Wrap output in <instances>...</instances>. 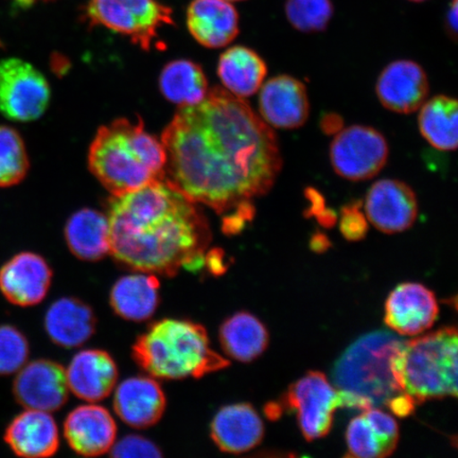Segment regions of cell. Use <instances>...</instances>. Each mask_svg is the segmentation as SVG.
I'll list each match as a JSON object with an SVG mask.
<instances>
[{
  "instance_id": "cell-1",
  "label": "cell",
  "mask_w": 458,
  "mask_h": 458,
  "mask_svg": "<svg viewBox=\"0 0 458 458\" xmlns=\"http://www.w3.org/2000/svg\"><path fill=\"white\" fill-rule=\"evenodd\" d=\"M160 140L164 180L193 203L225 216L223 221L253 219L251 199L266 196L283 168L270 125L225 89L180 107Z\"/></svg>"
},
{
  "instance_id": "cell-2",
  "label": "cell",
  "mask_w": 458,
  "mask_h": 458,
  "mask_svg": "<svg viewBox=\"0 0 458 458\" xmlns=\"http://www.w3.org/2000/svg\"><path fill=\"white\" fill-rule=\"evenodd\" d=\"M111 255L136 272L172 277L202 270L211 240L197 204L159 180L107 200Z\"/></svg>"
},
{
  "instance_id": "cell-3",
  "label": "cell",
  "mask_w": 458,
  "mask_h": 458,
  "mask_svg": "<svg viewBox=\"0 0 458 458\" xmlns=\"http://www.w3.org/2000/svg\"><path fill=\"white\" fill-rule=\"evenodd\" d=\"M89 165L112 196H120L164 180L165 151L141 120L118 119L97 131Z\"/></svg>"
},
{
  "instance_id": "cell-4",
  "label": "cell",
  "mask_w": 458,
  "mask_h": 458,
  "mask_svg": "<svg viewBox=\"0 0 458 458\" xmlns=\"http://www.w3.org/2000/svg\"><path fill=\"white\" fill-rule=\"evenodd\" d=\"M131 351L136 363L158 379H199L229 365L211 349L203 326L186 319L165 318L152 324Z\"/></svg>"
},
{
  "instance_id": "cell-5",
  "label": "cell",
  "mask_w": 458,
  "mask_h": 458,
  "mask_svg": "<svg viewBox=\"0 0 458 458\" xmlns=\"http://www.w3.org/2000/svg\"><path fill=\"white\" fill-rule=\"evenodd\" d=\"M457 330L448 327L404 342L394 356V375L416 404L457 397Z\"/></svg>"
},
{
  "instance_id": "cell-6",
  "label": "cell",
  "mask_w": 458,
  "mask_h": 458,
  "mask_svg": "<svg viewBox=\"0 0 458 458\" xmlns=\"http://www.w3.org/2000/svg\"><path fill=\"white\" fill-rule=\"evenodd\" d=\"M404 341L380 330L360 336L336 360L332 379L339 391L352 393L374 406L386 405L404 393L394 375L393 360Z\"/></svg>"
},
{
  "instance_id": "cell-7",
  "label": "cell",
  "mask_w": 458,
  "mask_h": 458,
  "mask_svg": "<svg viewBox=\"0 0 458 458\" xmlns=\"http://www.w3.org/2000/svg\"><path fill=\"white\" fill-rule=\"evenodd\" d=\"M85 21L130 38L142 49L150 50L159 29L174 25L172 9L159 0H90Z\"/></svg>"
},
{
  "instance_id": "cell-8",
  "label": "cell",
  "mask_w": 458,
  "mask_h": 458,
  "mask_svg": "<svg viewBox=\"0 0 458 458\" xmlns=\"http://www.w3.org/2000/svg\"><path fill=\"white\" fill-rule=\"evenodd\" d=\"M44 74L30 63L9 57L0 61V113L16 123L42 117L50 102Z\"/></svg>"
},
{
  "instance_id": "cell-9",
  "label": "cell",
  "mask_w": 458,
  "mask_h": 458,
  "mask_svg": "<svg viewBox=\"0 0 458 458\" xmlns=\"http://www.w3.org/2000/svg\"><path fill=\"white\" fill-rule=\"evenodd\" d=\"M389 154L386 137L374 128L352 125L332 140L330 160L335 174L352 182L368 181L386 167Z\"/></svg>"
},
{
  "instance_id": "cell-10",
  "label": "cell",
  "mask_w": 458,
  "mask_h": 458,
  "mask_svg": "<svg viewBox=\"0 0 458 458\" xmlns=\"http://www.w3.org/2000/svg\"><path fill=\"white\" fill-rule=\"evenodd\" d=\"M286 408L296 411L301 431L308 442L330 432L334 414L341 408L339 391L322 372H308L289 387L284 398Z\"/></svg>"
},
{
  "instance_id": "cell-11",
  "label": "cell",
  "mask_w": 458,
  "mask_h": 458,
  "mask_svg": "<svg viewBox=\"0 0 458 458\" xmlns=\"http://www.w3.org/2000/svg\"><path fill=\"white\" fill-rule=\"evenodd\" d=\"M14 397L26 409L55 411L68 400L66 370L50 360H37L22 366L13 385Z\"/></svg>"
},
{
  "instance_id": "cell-12",
  "label": "cell",
  "mask_w": 458,
  "mask_h": 458,
  "mask_svg": "<svg viewBox=\"0 0 458 458\" xmlns=\"http://www.w3.org/2000/svg\"><path fill=\"white\" fill-rule=\"evenodd\" d=\"M365 214L377 231L386 233L404 232L413 226L417 219L416 194L403 182L377 181L366 196Z\"/></svg>"
},
{
  "instance_id": "cell-13",
  "label": "cell",
  "mask_w": 458,
  "mask_h": 458,
  "mask_svg": "<svg viewBox=\"0 0 458 458\" xmlns=\"http://www.w3.org/2000/svg\"><path fill=\"white\" fill-rule=\"evenodd\" d=\"M51 283L48 262L30 251L15 255L0 268V292L15 306L38 305L47 296Z\"/></svg>"
},
{
  "instance_id": "cell-14",
  "label": "cell",
  "mask_w": 458,
  "mask_h": 458,
  "mask_svg": "<svg viewBox=\"0 0 458 458\" xmlns=\"http://www.w3.org/2000/svg\"><path fill=\"white\" fill-rule=\"evenodd\" d=\"M429 84L427 73L418 63L399 60L388 64L380 73L376 93L381 105L398 114L415 113L428 99Z\"/></svg>"
},
{
  "instance_id": "cell-15",
  "label": "cell",
  "mask_w": 458,
  "mask_h": 458,
  "mask_svg": "<svg viewBox=\"0 0 458 458\" xmlns=\"http://www.w3.org/2000/svg\"><path fill=\"white\" fill-rule=\"evenodd\" d=\"M259 111L270 127L294 130L302 127L310 114L306 86L291 76H277L260 88Z\"/></svg>"
},
{
  "instance_id": "cell-16",
  "label": "cell",
  "mask_w": 458,
  "mask_h": 458,
  "mask_svg": "<svg viewBox=\"0 0 458 458\" xmlns=\"http://www.w3.org/2000/svg\"><path fill=\"white\" fill-rule=\"evenodd\" d=\"M438 317V303L425 285L406 283L397 286L386 303V323L403 335H416L432 327Z\"/></svg>"
},
{
  "instance_id": "cell-17",
  "label": "cell",
  "mask_w": 458,
  "mask_h": 458,
  "mask_svg": "<svg viewBox=\"0 0 458 458\" xmlns=\"http://www.w3.org/2000/svg\"><path fill=\"white\" fill-rule=\"evenodd\" d=\"M64 437L78 454L99 456L110 452L116 442L117 426L110 411L89 403L79 406L67 416Z\"/></svg>"
},
{
  "instance_id": "cell-18",
  "label": "cell",
  "mask_w": 458,
  "mask_h": 458,
  "mask_svg": "<svg viewBox=\"0 0 458 458\" xmlns=\"http://www.w3.org/2000/svg\"><path fill=\"white\" fill-rule=\"evenodd\" d=\"M162 386L150 377H131L116 387L114 410L128 426L147 428L157 425L165 413Z\"/></svg>"
},
{
  "instance_id": "cell-19",
  "label": "cell",
  "mask_w": 458,
  "mask_h": 458,
  "mask_svg": "<svg viewBox=\"0 0 458 458\" xmlns=\"http://www.w3.org/2000/svg\"><path fill=\"white\" fill-rule=\"evenodd\" d=\"M68 387L89 403L105 400L116 387L118 369L114 359L100 349H86L73 357L66 370Z\"/></svg>"
},
{
  "instance_id": "cell-20",
  "label": "cell",
  "mask_w": 458,
  "mask_h": 458,
  "mask_svg": "<svg viewBox=\"0 0 458 458\" xmlns=\"http://www.w3.org/2000/svg\"><path fill=\"white\" fill-rule=\"evenodd\" d=\"M210 433L221 451L240 454L261 443L265 426L253 406L236 403L217 411L211 422Z\"/></svg>"
},
{
  "instance_id": "cell-21",
  "label": "cell",
  "mask_w": 458,
  "mask_h": 458,
  "mask_svg": "<svg viewBox=\"0 0 458 458\" xmlns=\"http://www.w3.org/2000/svg\"><path fill=\"white\" fill-rule=\"evenodd\" d=\"M4 442L16 455L49 457L59 450V428L48 411L27 409L10 422Z\"/></svg>"
},
{
  "instance_id": "cell-22",
  "label": "cell",
  "mask_w": 458,
  "mask_h": 458,
  "mask_svg": "<svg viewBox=\"0 0 458 458\" xmlns=\"http://www.w3.org/2000/svg\"><path fill=\"white\" fill-rule=\"evenodd\" d=\"M187 27L198 43L221 48L239 34V14L228 0H193L187 10Z\"/></svg>"
},
{
  "instance_id": "cell-23",
  "label": "cell",
  "mask_w": 458,
  "mask_h": 458,
  "mask_svg": "<svg viewBox=\"0 0 458 458\" xmlns=\"http://www.w3.org/2000/svg\"><path fill=\"white\" fill-rule=\"evenodd\" d=\"M96 315L89 305L72 297L55 301L46 312L45 330L57 346H82L96 331Z\"/></svg>"
},
{
  "instance_id": "cell-24",
  "label": "cell",
  "mask_w": 458,
  "mask_h": 458,
  "mask_svg": "<svg viewBox=\"0 0 458 458\" xmlns=\"http://www.w3.org/2000/svg\"><path fill=\"white\" fill-rule=\"evenodd\" d=\"M159 288L156 274L137 272L125 275L113 285L111 307L114 313L129 322H145L157 310Z\"/></svg>"
},
{
  "instance_id": "cell-25",
  "label": "cell",
  "mask_w": 458,
  "mask_h": 458,
  "mask_svg": "<svg viewBox=\"0 0 458 458\" xmlns=\"http://www.w3.org/2000/svg\"><path fill=\"white\" fill-rule=\"evenodd\" d=\"M72 253L84 261H99L111 254L110 225L99 211L84 208L74 213L65 226Z\"/></svg>"
},
{
  "instance_id": "cell-26",
  "label": "cell",
  "mask_w": 458,
  "mask_h": 458,
  "mask_svg": "<svg viewBox=\"0 0 458 458\" xmlns=\"http://www.w3.org/2000/svg\"><path fill=\"white\" fill-rule=\"evenodd\" d=\"M267 74L265 60L248 47L234 46L223 53L217 64V76L229 93L248 98L260 89Z\"/></svg>"
},
{
  "instance_id": "cell-27",
  "label": "cell",
  "mask_w": 458,
  "mask_h": 458,
  "mask_svg": "<svg viewBox=\"0 0 458 458\" xmlns=\"http://www.w3.org/2000/svg\"><path fill=\"white\" fill-rule=\"evenodd\" d=\"M267 329L255 315L238 312L223 322L220 343L232 359L249 363L259 358L268 345Z\"/></svg>"
},
{
  "instance_id": "cell-28",
  "label": "cell",
  "mask_w": 458,
  "mask_h": 458,
  "mask_svg": "<svg viewBox=\"0 0 458 458\" xmlns=\"http://www.w3.org/2000/svg\"><path fill=\"white\" fill-rule=\"evenodd\" d=\"M418 125L429 145L439 151H454L458 141L457 101L439 95L423 103Z\"/></svg>"
},
{
  "instance_id": "cell-29",
  "label": "cell",
  "mask_w": 458,
  "mask_h": 458,
  "mask_svg": "<svg viewBox=\"0 0 458 458\" xmlns=\"http://www.w3.org/2000/svg\"><path fill=\"white\" fill-rule=\"evenodd\" d=\"M159 88L165 99L180 107L198 105L209 90L202 67L189 60L168 63L160 73Z\"/></svg>"
},
{
  "instance_id": "cell-30",
  "label": "cell",
  "mask_w": 458,
  "mask_h": 458,
  "mask_svg": "<svg viewBox=\"0 0 458 458\" xmlns=\"http://www.w3.org/2000/svg\"><path fill=\"white\" fill-rule=\"evenodd\" d=\"M29 168L30 162L22 137L15 129L0 125V188L20 184Z\"/></svg>"
},
{
  "instance_id": "cell-31",
  "label": "cell",
  "mask_w": 458,
  "mask_h": 458,
  "mask_svg": "<svg viewBox=\"0 0 458 458\" xmlns=\"http://www.w3.org/2000/svg\"><path fill=\"white\" fill-rule=\"evenodd\" d=\"M346 442L347 456L356 458H382L392 455L397 443L382 435L366 420L364 414L353 418L349 423Z\"/></svg>"
},
{
  "instance_id": "cell-32",
  "label": "cell",
  "mask_w": 458,
  "mask_h": 458,
  "mask_svg": "<svg viewBox=\"0 0 458 458\" xmlns=\"http://www.w3.org/2000/svg\"><path fill=\"white\" fill-rule=\"evenodd\" d=\"M286 19L303 33L322 32L334 16L331 0H286Z\"/></svg>"
},
{
  "instance_id": "cell-33",
  "label": "cell",
  "mask_w": 458,
  "mask_h": 458,
  "mask_svg": "<svg viewBox=\"0 0 458 458\" xmlns=\"http://www.w3.org/2000/svg\"><path fill=\"white\" fill-rule=\"evenodd\" d=\"M28 357L26 336L13 326H0V376L15 374L26 364Z\"/></svg>"
},
{
  "instance_id": "cell-34",
  "label": "cell",
  "mask_w": 458,
  "mask_h": 458,
  "mask_svg": "<svg viewBox=\"0 0 458 458\" xmlns=\"http://www.w3.org/2000/svg\"><path fill=\"white\" fill-rule=\"evenodd\" d=\"M113 457H162V451L150 439L140 435H127L114 442L111 449Z\"/></svg>"
},
{
  "instance_id": "cell-35",
  "label": "cell",
  "mask_w": 458,
  "mask_h": 458,
  "mask_svg": "<svg viewBox=\"0 0 458 458\" xmlns=\"http://www.w3.org/2000/svg\"><path fill=\"white\" fill-rule=\"evenodd\" d=\"M340 229L349 242H360L369 232L368 220L360 211L359 202L344 206L340 216Z\"/></svg>"
},
{
  "instance_id": "cell-36",
  "label": "cell",
  "mask_w": 458,
  "mask_h": 458,
  "mask_svg": "<svg viewBox=\"0 0 458 458\" xmlns=\"http://www.w3.org/2000/svg\"><path fill=\"white\" fill-rule=\"evenodd\" d=\"M387 408L392 411V413L399 417L410 416L413 413L416 408V403L410 394L401 393L396 397L389 400L386 404Z\"/></svg>"
},
{
  "instance_id": "cell-37",
  "label": "cell",
  "mask_w": 458,
  "mask_h": 458,
  "mask_svg": "<svg viewBox=\"0 0 458 458\" xmlns=\"http://www.w3.org/2000/svg\"><path fill=\"white\" fill-rule=\"evenodd\" d=\"M223 255L221 250H214L206 255V265L210 267V271L215 274H221L225 271V263L223 261Z\"/></svg>"
},
{
  "instance_id": "cell-38",
  "label": "cell",
  "mask_w": 458,
  "mask_h": 458,
  "mask_svg": "<svg viewBox=\"0 0 458 458\" xmlns=\"http://www.w3.org/2000/svg\"><path fill=\"white\" fill-rule=\"evenodd\" d=\"M458 7L457 0H452L448 11L445 15V27L446 30L450 34V37L456 39L457 36V25H458Z\"/></svg>"
},
{
  "instance_id": "cell-39",
  "label": "cell",
  "mask_w": 458,
  "mask_h": 458,
  "mask_svg": "<svg viewBox=\"0 0 458 458\" xmlns=\"http://www.w3.org/2000/svg\"><path fill=\"white\" fill-rule=\"evenodd\" d=\"M342 119L336 114H329L327 116L324 117L322 122V128L327 133H335V131H341L342 128Z\"/></svg>"
},
{
  "instance_id": "cell-40",
  "label": "cell",
  "mask_w": 458,
  "mask_h": 458,
  "mask_svg": "<svg viewBox=\"0 0 458 458\" xmlns=\"http://www.w3.org/2000/svg\"><path fill=\"white\" fill-rule=\"evenodd\" d=\"M310 245L311 249L314 251H317V253H323V251L329 249L330 242L325 234L317 233L314 234L313 238L311 239Z\"/></svg>"
},
{
  "instance_id": "cell-41",
  "label": "cell",
  "mask_w": 458,
  "mask_h": 458,
  "mask_svg": "<svg viewBox=\"0 0 458 458\" xmlns=\"http://www.w3.org/2000/svg\"><path fill=\"white\" fill-rule=\"evenodd\" d=\"M14 2L21 5H24V7H27V5H31L34 3L38 2V0H14ZM45 2H47V0H45Z\"/></svg>"
},
{
  "instance_id": "cell-42",
  "label": "cell",
  "mask_w": 458,
  "mask_h": 458,
  "mask_svg": "<svg viewBox=\"0 0 458 458\" xmlns=\"http://www.w3.org/2000/svg\"><path fill=\"white\" fill-rule=\"evenodd\" d=\"M411 2L421 3V2H426V0H411Z\"/></svg>"
},
{
  "instance_id": "cell-43",
  "label": "cell",
  "mask_w": 458,
  "mask_h": 458,
  "mask_svg": "<svg viewBox=\"0 0 458 458\" xmlns=\"http://www.w3.org/2000/svg\"><path fill=\"white\" fill-rule=\"evenodd\" d=\"M228 2H242V0H228Z\"/></svg>"
}]
</instances>
